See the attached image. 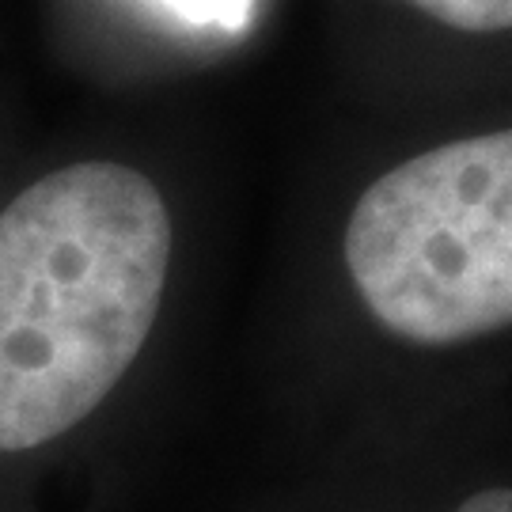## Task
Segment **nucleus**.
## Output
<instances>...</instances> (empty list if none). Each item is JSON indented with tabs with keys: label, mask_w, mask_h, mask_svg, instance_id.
Instances as JSON below:
<instances>
[{
	"label": "nucleus",
	"mask_w": 512,
	"mask_h": 512,
	"mask_svg": "<svg viewBox=\"0 0 512 512\" xmlns=\"http://www.w3.org/2000/svg\"><path fill=\"white\" fill-rule=\"evenodd\" d=\"M456 512H512V490L509 486H494V490H478L467 497Z\"/></svg>",
	"instance_id": "obj_5"
},
{
	"label": "nucleus",
	"mask_w": 512,
	"mask_h": 512,
	"mask_svg": "<svg viewBox=\"0 0 512 512\" xmlns=\"http://www.w3.org/2000/svg\"><path fill=\"white\" fill-rule=\"evenodd\" d=\"M167 12L194 23V27H220V31H243L251 19L255 0H160Z\"/></svg>",
	"instance_id": "obj_4"
},
{
	"label": "nucleus",
	"mask_w": 512,
	"mask_h": 512,
	"mask_svg": "<svg viewBox=\"0 0 512 512\" xmlns=\"http://www.w3.org/2000/svg\"><path fill=\"white\" fill-rule=\"evenodd\" d=\"M421 8L425 16L440 19L444 27L456 31H509L512 27V0H406Z\"/></svg>",
	"instance_id": "obj_3"
},
{
	"label": "nucleus",
	"mask_w": 512,
	"mask_h": 512,
	"mask_svg": "<svg viewBox=\"0 0 512 512\" xmlns=\"http://www.w3.org/2000/svg\"><path fill=\"white\" fill-rule=\"evenodd\" d=\"M167 262V205L126 164L61 167L0 213V452L69 433L118 387Z\"/></svg>",
	"instance_id": "obj_1"
},
{
	"label": "nucleus",
	"mask_w": 512,
	"mask_h": 512,
	"mask_svg": "<svg viewBox=\"0 0 512 512\" xmlns=\"http://www.w3.org/2000/svg\"><path fill=\"white\" fill-rule=\"evenodd\" d=\"M346 266L365 308L414 346L512 323V129L391 167L361 194Z\"/></svg>",
	"instance_id": "obj_2"
}]
</instances>
